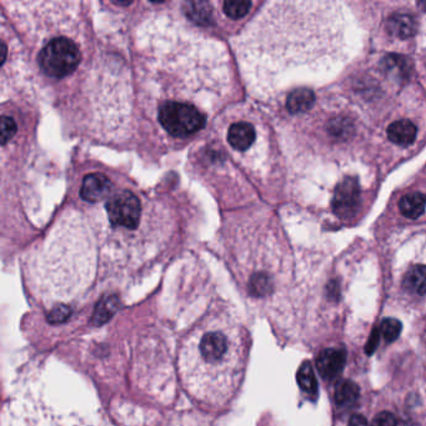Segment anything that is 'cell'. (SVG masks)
I'll return each mask as SVG.
<instances>
[{
	"instance_id": "1",
	"label": "cell",
	"mask_w": 426,
	"mask_h": 426,
	"mask_svg": "<svg viewBox=\"0 0 426 426\" xmlns=\"http://www.w3.org/2000/svg\"><path fill=\"white\" fill-rule=\"evenodd\" d=\"M353 23L338 1H274L237 40L249 90L265 99L300 76H325L350 58Z\"/></svg>"
},
{
	"instance_id": "2",
	"label": "cell",
	"mask_w": 426,
	"mask_h": 426,
	"mask_svg": "<svg viewBox=\"0 0 426 426\" xmlns=\"http://www.w3.org/2000/svg\"><path fill=\"white\" fill-rule=\"evenodd\" d=\"M247 357L248 339L242 324L227 312H213L182 340L179 372L193 398L219 408L237 393Z\"/></svg>"
},
{
	"instance_id": "3",
	"label": "cell",
	"mask_w": 426,
	"mask_h": 426,
	"mask_svg": "<svg viewBox=\"0 0 426 426\" xmlns=\"http://www.w3.org/2000/svg\"><path fill=\"white\" fill-rule=\"evenodd\" d=\"M40 30V47L35 59L42 76L54 81H66L83 61L81 43L68 30Z\"/></svg>"
},
{
	"instance_id": "4",
	"label": "cell",
	"mask_w": 426,
	"mask_h": 426,
	"mask_svg": "<svg viewBox=\"0 0 426 426\" xmlns=\"http://www.w3.org/2000/svg\"><path fill=\"white\" fill-rule=\"evenodd\" d=\"M99 203H103L104 214L117 240L141 237L138 232L146 215L141 195L128 188L117 189L114 185L112 191Z\"/></svg>"
},
{
	"instance_id": "5",
	"label": "cell",
	"mask_w": 426,
	"mask_h": 426,
	"mask_svg": "<svg viewBox=\"0 0 426 426\" xmlns=\"http://www.w3.org/2000/svg\"><path fill=\"white\" fill-rule=\"evenodd\" d=\"M224 128L225 130L220 131H223V138L227 143L230 158L235 160H242L240 157L250 159V155H253L256 150V146H260L261 133L256 123L240 117L227 120V124Z\"/></svg>"
},
{
	"instance_id": "6",
	"label": "cell",
	"mask_w": 426,
	"mask_h": 426,
	"mask_svg": "<svg viewBox=\"0 0 426 426\" xmlns=\"http://www.w3.org/2000/svg\"><path fill=\"white\" fill-rule=\"evenodd\" d=\"M364 188L357 175H346L335 184L331 208L335 215L344 221L354 220L364 206Z\"/></svg>"
},
{
	"instance_id": "7",
	"label": "cell",
	"mask_w": 426,
	"mask_h": 426,
	"mask_svg": "<svg viewBox=\"0 0 426 426\" xmlns=\"http://www.w3.org/2000/svg\"><path fill=\"white\" fill-rule=\"evenodd\" d=\"M113 187V180L107 174L94 172L83 178L79 195L83 201L97 204L112 191Z\"/></svg>"
},
{
	"instance_id": "8",
	"label": "cell",
	"mask_w": 426,
	"mask_h": 426,
	"mask_svg": "<svg viewBox=\"0 0 426 426\" xmlns=\"http://www.w3.org/2000/svg\"><path fill=\"white\" fill-rule=\"evenodd\" d=\"M419 136V126L409 118L393 120L386 128V139L393 146L401 149H408L415 144Z\"/></svg>"
},
{
	"instance_id": "9",
	"label": "cell",
	"mask_w": 426,
	"mask_h": 426,
	"mask_svg": "<svg viewBox=\"0 0 426 426\" xmlns=\"http://www.w3.org/2000/svg\"><path fill=\"white\" fill-rule=\"evenodd\" d=\"M396 209L408 220H418L426 213V191L424 189L406 190L400 195Z\"/></svg>"
},
{
	"instance_id": "10",
	"label": "cell",
	"mask_w": 426,
	"mask_h": 426,
	"mask_svg": "<svg viewBox=\"0 0 426 426\" xmlns=\"http://www.w3.org/2000/svg\"><path fill=\"white\" fill-rule=\"evenodd\" d=\"M346 353L344 349H325L316 357V369L321 378L331 380L338 377L345 367Z\"/></svg>"
},
{
	"instance_id": "11",
	"label": "cell",
	"mask_w": 426,
	"mask_h": 426,
	"mask_svg": "<svg viewBox=\"0 0 426 426\" xmlns=\"http://www.w3.org/2000/svg\"><path fill=\"white\" fill-rule=\"evenodd\" d=\"M315 104V94L308 88H297L288 93L284 108L290 115H302L313 108Z\"/></svg>"
},
{
	"instance_id": "12",
	"label": "cell",
	"mask_w": 426,
	"mask_h": 426,
	"mask_svg": "<svg viewBox=\"0 0 426 426\" xmlns=\"http://www.w3.org/2000/svg\"><path fill=\"white\" fill-rule=\"evenodd\" d=\"M405 290L415 295H426V263L409 265L403 276Z\"/></svg>"
},
{
	"instance_id": "13",
	"label": "cell",
	"mask_w": 426,
	"mask_h": 426,
	"mask_svg": "<svg viewBox=\"0 0 426 426\" xmlns=\"http://www.w3.org/2000/svg\"><path fill=\"white\" fill-rule=\"evenodd\" d=\"M388 29L396 38H409L415 32V19L409 14H395L389 19Z\"/></svg>"
},
{
	"instance_id": "14",
	"label": "cell",
	"mask_w": 426,
	"mask_h": 426,
	"mask_svg": "<svg viewBox=\"0 0 426 426\" xmlns=\"http://www.w3.org/2000/svg\"><path fill=\"white\" fill-rule=\"evenodd\" d=\"M360 390L351 380H341L335 388V401L339 406H349L359 399Z\"/></svg>"
},
{
	"instance_id": "15",
	"label": "cell",
	"mask_w": 426,
	"mask_h": 426,
	"mask_svg": "<svg viewBox=\"0 0 426 426\" xmlns=\"http://www.w3.org/2000/svg\"><path fill=\"white\" fill-rule=\"evenodd\" d=\"M297 381L304 393L309 395H316L318 393V384L310 362H304L300 365L297 370Z\"/></svg>"
},
{
	"instance_id": "16",
	"label": "cell",
	"mask_w": 426,
	"mask_h": 426,
	"mask_svg": "<svg viewBox=\"0 0 426 426\" xmlns=\"http://www.w3.org/2000/svg\"><path fill=\"white\" fill-rule=\"evenodd\" d=\"M223 11L232 20H240L247 16L253 3L252 1H223Z\"/></svg>"
},
{
	"instance_id": "17",
	"label": "cell",
	"mask_w": 426,
	"mask_h": 426,
	"mask_svg": "<svg viewBox=\"0 0 426 426\" xmlns=\"http://www.w3.org/2000/svg\"><path fill=\"white\" fill-rule=\"evenodd\" d=\"M401 330H403V325L398 319L394 318L385 319L380 326V333L388 343L398 339L401 334Z\"/></svg>"
},
{
	"instance_id": "18",
	"label": "cell",
	"mask_w": 426,
	"mask_h": 426,
	"mask_svg": "<svg viewBox=\"0 0 426 426\" xmlns=\"http://www.w3.org/2000/svg\"><path fill=\"white\" fill-rule=\"evenodd\" d=\"M190 16L200 24H209L211 20L209 3H189Z\"/></svg>"
},
{
	"instance_id": "19",
	"label": "cell",
	"mask_w": 426,
	"mask_h": 426,
	"mask_svg": "<svg viewBox=\"0 0 426 426\" xmlns=\"http://www.w3.org/2000/svg\"><path fill=\"white\" fill-rule=\"evenodd\" d=\"M16 131H18V125H16V120L4 114L1 117V143H3V146H6L8 141L14 138Z\"/></svg>"
},
{
	"instance_id": "20",
	"label": "cell",
	"mask_w": 426,
	"mask_h": 426,
	"mask_svg": "<svg viewBox=\"0 0 426 426\" xmlns=\"http://www.w3.org/2000/svg\"><path fill=\"white\" fill-rule=\"evenodd\" d=\"M372 426H396V419L391 413L384 411L375 416L372 420Z\"/></svg>"
},
{
	"instance_id": "21",
	"label": "cell",
	"mask_w": 426,
	"mask_h": 426,
	"mask_svg": "<svg viewBox=\"0 0 426 426\" xmlns=\"http://www.w3.org/2000/svg\"><path fill=\"white\" fill-rule=\"evenodd\" d=\"M380 329L378 328H374L372 331V335H370V338L367 340V348H365V351H367V355H372L374 351L377 350V348L379 345V339H380Z\"/></svg>"
},
{
	"instance_id": "22",
	"label": "cell",
	"mask_w": 426,
	"mask_h": 426,
	"mask_svg": "<svg viewBox=\"0 0 426 426\" xmlns=\"http://www.w3.org/2000/svg\"><path fill=\"white\" fill-rule=\"evenodd\" d=\"M349 426H369V424L364 416L356 414V415L351 416Z\"/></svg>"
}]
</instances>
